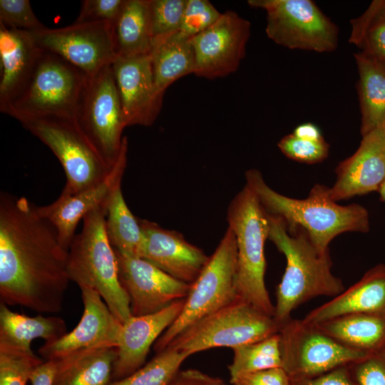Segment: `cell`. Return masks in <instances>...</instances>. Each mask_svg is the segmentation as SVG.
<instances>
[{
  "mask_svg": "<svg viewBox=\"0 0 385 385\" xmlns=\"http://www.w3.org/2000/svg\"><path fill=\"white\" fill-rule=\"evenodd\" d=\"M68 251L52 225L24 197L0 195V299L57 313L71 281Z\"/></svg>",
  "mask_w": 385,
  "mask_h": 385,
  "instance_id": "6da1fadb",
  "label": "cell"
},
{
  "mask_svg": "<svg viewBox=\"0 0 385 385\" xmlns=\"http://www.w3.org/2000/svg\"><path fill=\"white\" fill-rule=\"evenodd\" d=\"M245 178L268 214L281 218L288 230H304L321 252H329L330 242L341 233L369 230L367 210L358 204L338 205L325 185H315L307 198L298 200L272 190L256 169L247 170Z\"/></svg>",
  "mask_w": 385,
  "mask_h": 385,
  "instance_id": "7a4b0ae2",
  "label": "cell"
},
{
  "mask_svg": "<svg viewBox=\"0 0 385 385\" xmlns=\"http://www.w3.org/2000/svg\"><path fill=\"white\" fill-rule=\"evenodd\" d=\"M268 215V238L287 260L274 305V319L280 329L299 305L317 297H335L344 287L332 274L329 252L317 249L304 230H288L281 218Z\"/></svg>",
  "mask_w": 385,
  "mask_h": 385,
  "instance_id": "3957f363",
  "label": "cell"
},
{
  "mask_svg": "<svg viewBox=\"0 0 385 385\" xmlns=\"http://www.w3.org/2000/svg\"><path fill=\"white\" fill-rule=\"evenodd\" d=\"M106 217V207L102 206L83 217V228L68 251L67 269L70 280L80 288L97 292L123 324L133 315L119 279L117 256L107 236Z\"/></svg>",
  "mask_w": 385,
  "mask_h": 385,
  "instance_id": "277c9868",
  "label": "cell"
},
{
  "mask_svg": "<svg viewBox=\"0 0 385 385\" xmlns=\"http://www.w3.org/2000/svg\"><path fill=\"white\" fill-rule=\"evenodd\" d=\"M227 220L237 245V297L274 317V305L265 282L264 246L269 237V215L248 185L232 200Z\"/></svg>",
  "mask_w": 385,
  "mask_h": 385,
  "instance_id": "5b68a950",
  "label": "cell"
},
{
  "mask_svg": "<svg viewBox=\"0 0 385 385\" xmlns=\"http://www.w3.org/2000/svg\"><path fill=\"white\" fill-rule=\"evenodd\" d=\"M89 76L61 56L44 50L26 85L4 113L22 118L75 120Z\"/></svg>",
  "mask_w": 385,
  "mask_h": 385,
  "instance_id": "8992f818",
  "label": "cell"
},
{
  "mask_svg": "<svg viewBox=\"0 0 385 385\" xmlns=\"http://www.w3.org/2000/svg\"><path fill=\"white\" fill-rule=\"evenodd\" d=\"M279 330L274 317L237 298L189 326L167 347L190 356L212 348L233 349L255 342L277 334Z\"/></svg>",
  "mask_w": 385,
  "mask_h": 385,
  "instance_id": "52a82bcc",
  "label": "cell"
},
{
  "mask_svg": "<svg viewBox=\"0 0 385 385\" xmlns=\"http://www.w3.org/2000/svg\"><path fill=\"white\" fill-rule=\"evenodd\" d=\"M237 245L234 232L227 229L205 267L191 284L181 312L155 342L158 353L189 326L230 304L237 297Z\"/></svg>",
  "mask_w": 385,
  "mask_h": 385,
  "instance_id": "ba28073f",
  "label": "cell"
},
{
  "mask_svg": "<svg viewBox=\"0 0 385 385\" xmlns=\"http://www.w3.org/2000/svg\"><path fill=\"white\" fill-rule=\"evenodd\" d=\"M22 125L46 145L61 163L66 177L61 195L76 194L105 180L108 165L73 120L22 118Z\"/></svg>",
  "mask_w": 385,
  "mask_h": 385,
  "instance_id": "9c48e42d",
  "label": "cell"
},
{
  "mask_svg": "<svg viewBox=\"0 0 385 385\" xmlns=\"http://www.w3.org/2000/svg\"><path fill=\"white\" fill-rule=\"evenodd\" d=\"M248 4L266 11V34L280 46L319 53L337 47V26L311 0H250Z\"/></svg>",
  "mask_w": 385,
  "mask_h": 385,
  "instance_id": "30bf717a",
  "label": "cell"
},
{
  "mask_svg": "<svg viewBox=\"0 0 385 385\" xmlns=\"http://www.w3.org/2000/svg\"><path fill=\"white\" fill-rule=\"evenodd\" d=\"M75 121L103 161L113 167L121 153L126 127L111 64L89 76Z\"/></svg>",
  "mask_w": 385,
  "mask_h": 385,
  "instance_id": "8fae6325",
  "label": "cell"
},
{
  "mask_svg": "<svg viewBox=\"0 0 385 385\" xmlns=\"http://www.w3.org/2000/svg\"><path fill=\"white\" fill-rule=\"evenodd\" d=\"M278 334L282 368L290 379L317 376L369 356L342 344L303 319H291Z\"/></svg>",
  "mask_w": 385,
  "mask_h": 385,
  "instance_id": "7c38bea8",
  "label": "cell"
},
{
  "mask_svg": "<svg viewBox=\"0 0 385 385\" xmlns=\"http://www.w3.org/2000/svg\"><path fill=\"white\" fill-rule=\"evenodd\" d=\"M29 32L39 48L61 56L88 76L116 58L108 22L73 23Z\"/></svg>",
  "mask_w": 385,
  "mask_h": 385,
  "instance_id": "4fadbf2b",
  "label": "cell"
},
{
  "mask_svg": "<svg viewBox=\"0 0 385 385\" xmlns=\"http://www.w3.org/2000/svg\"><path fill=\"white\" fill-rule=\"evenodd\" d=\"M250 23L232 11L190 39L195 59L194 73L208 79L235 72L245 56Z\"/></svg>",
  "mask_w": 385,
  "mask_h": 385,
  "instance_id": "5bb4252c",
  "label": "cell"
},
{
  "mask_svg": "<svg viewBox=\"0 0 385 385\" xmlns=\"http://www.w3.org/2000/svg\"><path fill=\"white\" fill-rule=\"evenodd\" d=\"M115 254L119 279L129 297L133 316L155 313L188 296L191 284L176 279L142 257Z\"/></svg>",
  "mask_w": 385,
  "mask_h": 385,
  "instance_id": "9a60e30c",
  "label": "cell"
},
{
  "mask_svg": "<svg viewBox=\"0 0 385 385\" xmlns=\"http://www.w3.org/2000/svg\"><path fill=\"white\" fill-rule=\"evenodd\" d=\"M83 312L79 323L70 332L38 350L44 361L90 349L117 347L122 324L95 290L80 288Z\"/></svg>",
  "mask_w": 385,
  "mask_h": 385,
  "instance_id": "2e32d148",
  "label": "cell"
},
{
  "mask_svg": "<svg viewBox=\"0 0 385 385\" xmlns=\"http://www.w3.org/2000/svg\"><path fill=\"white\" fill-rule=\"evenodd\" d=\"M111 68L126 126L152 125L163 97L155 87L150 53L116 57Z\"/></svg>",
  "mask_w": 385,
  "mask_h": 385,
  "instance_id": "e0dca14e",
  "label": "cell"
},
{
  "mask_svg": "<svg viewBox=\"0 0 385 385\" xmlns=\"http://www.w3.org/2000/svg\"><path fill=\"white\" fill-rule=\"evenodd\" d=\"M128 141L125 139L120 157L110 174L100 183L74 195L60 196L51 204L37 206L39 214L56 230L59 242L68 251L81 219L107 203L117 187L121 185L127 162Z\"/></svg>",
  "mask_w": 385,
  "mask_h": 385,
  "instance_id": "ac0fdd59",
  "label": "cell"
},
{
  "mask_svg": "<svg viewBox=\"0 0 385 385\" xmlns=\"http://www.w3.org/2000/svg\"><path fill=\"white\" fill-rule=\"evenodd\" d=\"M336 183L329 188L334 201L379 191L385 182V128L362 136L360 145L336 170Z\"/></svg>",
  "mask_w": 385,
  "mask_h": 385,
  "instance_id": "d6986e66",
  "label": "cell"
},
{
  "mask_svg": "<svg viewBox=\"0 0 385 385\" xmlns=\"http://www.w3.org/2000/svg\"><path fill=\"white\" fill-rule=\"evenodd\" d=\"M144 237L142 258L180 281L192 284L209 257L183 236L147 220L138 219Z\"/></svg>",
  "mask_w": 385,
  "mask_h": 385,
  "instance_id": "ffe728a7",
  "label": "cell"
},
{
  "mask_svg": "<svg viewBox=\"0 0 385 385\" xmlns=\"http://www.w3.org/2000/svg\"><path fill=\"white\" fill-rule=\"evenodd\" d=\"M185 299L155 313L132 316L122 324L112 381L130 375L145 364L152 344L178 318Z\"/></svg>",
  "mask_w": 385,
  "mask_h": 385,
  "instance_id": "44dd1931",
  "label": "cell"
},
{
  "mask_svg": "<svg viewBox=\"0 0 385 385\" xmlns=\"http://www.w3.org/2000/svg\"><path fill=\"white\" fill-rule=\"evenodd\" d=\"M41 49L29 31L0 24V111L4 113L29 81Z\"/></svg>",
  "mask_w": 385,
  "mask_h": 385,
  "instance_id": "7402d4cb",
  "label": "cell"
},
{
  "mask_svg": "<svg viewBox=\"0 0 385 385\" xmlns=\"http://www.w3.org/2000/svg\"><path fill=\"white\" fill-rule=\"evenodd\" d=\"M385 315V265L367 271L355 284L309 312L303 319L316 324L351 314Z\"/></svg>",
  "mask_w": 385,
  "mask_h": 385,
  "instance_id": "603a6c76",
  "label": "cell"
},
{
  "mask_svg": "<svg viewBox=\"0 0 385 385\" xmlns=\"http://www.w3.org/2000/svg\"><path fill=\"white\" fill-rule=\"evenodd\" d=\"M116 354L117 347H106L54 359L52 385H109Z\"/></svg>",
  "mask_w": 385,
  "mask_h": 385,
  "instance_id": "cb8c5ba5",
  "label": "cell"
},
{
  "mask_svg": "<svg viewBox=\"0 0 385 385\" xmlns=\"http://www.w3.org/2000/svg\"><path fill=\"white\" fill-rule=\"evenodd\" d=\"M315 325L342 344L367 356L385 351V315L351 314Z\"/></svg>",
  "mask_w": 385,
  "mask_h": 385,
  "instance_id": "d4e9b609",
  "label": "cell"
},
{
  "mask_svg": "<svg viewBox=\"0 0 385 385\" xmlns=\"http://www.w3.org/2000/svg\"><path fill=\"white\" fill-rule=\"evenodd\" d=\"M66 333V324L61 317L41 314L29 317L11 311L4 303L0 304V345L33 352L31 344L34 339L41 338L49 342Z\"/></svg>",
  "mask_w": 385,
  "mask_h": 385,
  "instance_id": "484cf974",
  "label": "cell"
},
{
  "mask_svg": "<svg viewBox=\"0 0 385 385\" xmlns=\"http://www.w3.org/2000/svg\"><path fill=\"white\" fill-rule=\"evenodd\" d=\"M116 57L149 54L153 46L149 0H125L111 24Z\"/></svg>",
  "mask_w": 385,
  "mask_h": 385,
  "instance_id": "4316f807",
  "label": "cell"
},
{
  "mask_svg": "<svg viewBox=\"0 0 385 385\" xmlns=\"http://www.w3.org/2000/svg\"><path fill=\"white\" fill-rule=\"evenodd\" d=\"M358 95L361 114L362 136L385 128V63L357 52Z\"/></svg>",
  "mask_w": 385,
  "mask_h": 385,
  "instance_id": "83f0119b",
  "label": "cell"
},
{
  "mask_svg": "<svg viewBox=\"0 0 385 385\" xmlns=\"http://www.w3.org/2000/svg\"><path fill=\"white\" fill-rule=\"evenodd\" d=\"M190 39L178 32L153 45L150 63L155 87L160 96L163 97L174 81L194 73L195 59Z\"/></svg>",
  "mask_w": 385,
  "mask_h": 385,
  "instance_id": "f1b7e54d",
  "label": "cell"
},
{
  "mask_svg": "<svg viewBox=\"0 0 385 385\" xmlns=\"http://www.w3.org/2000/svg\"><path fill=\"white\" fill-rule=\"evenodd\" d=\"M105 226L108 240L115 252L142 257L144 235L138 218L125 203L121 185L115 188L107 203Z\"/></svg>",
  "mask_w": 385,
  "mask_h": 385,
  "instance_id": "f546056e",
  "label": "cell"
},
{
  "mask_svg": "<svg viewBox=\"0 0 385 385\" xmlns=\"http://www.w3.org/2000/svg\"><path fill=\"white\" fill-rule=\"evenodd\" d=\"M350 23L349 43L359 52L385 63V0H374Z\"/></svg>",
  "mask_w": 385,
  "mask_h": 385,
  "instance_id": "4dcf8cb0",
  "label": "cell"
},
{
  "mask_svg": "<svg viewBox=\"0 0 385 385\" xmlns=\"http://www.w3.org/2000/svg\"><path fill=\"white\" fill-rule=\"evenodd\" d=\"M232 363L228 366L230 379L263 369L282 367L279 334L232 349Z\"/></svg>",
  "mask_w": 385,
  "mask_h": 385,
  "instance_id": "1f68e13d",
  "label": "cell"
},
{
  "mask_svg": "<svg viewBox=\"0 0 385 385\" xmlns=\"http://www.w3.org/2000/svg\"><path fill=\"white\" fill-rule=\"evenodd\" d=\"M188 357L186 354L167 347L130 375L109 385H168Z\"/></svg>",
  "mask_w": 385,
  "mask_h": 385,
  "instance_id": "d6a6232c",
  "label": "cell"
},
{
  "mask_svg": "<svg viewBox=\"0 0 385 385\" xmlns=\"http://www.w3.org/2000/svg\"><path fill=\"white\" fill-rule=\"evenodd\" d=\"M43 361L34 352L0 345V385H26Z\"/></svg>",
  "mask_w": 385,
  "mask_h": 385,
  "instance_id": "836d02e7",
  "label": "cell"
},
{
  "mask_svg": "<svg viewBox=\"0 0 385 385\" xmlns=\"http://www.w3.org/2000/svg\"><path fill=\"white\" fill-rule=\"evenodd\" d=\"M185 1L149 0L153 45L179 31Z\"/></svg>",
  "mask_w": 385,
  "mask_h": 385,
  "instance_id": "e575fe53",
  "label": "cell"
},
{
  "mask_svg": "<svg viewBox=\"0 0 385 385\" xmlns=\"http://www.w3.org/2000/svg\"><path fill=\"white\" fill-rule=\"evenodd\" d=\"M221 14L209 1L186 0L178 32L192 38L215 23Z\"/></svg>",
  "mask_w": 385,
  "mask_h": 385,
  "instance_id": "d590c367",
  "label": "cell"
},
{
  "mask_svg": "<svg viewBox=\"0 0 385 385\" xmlns=\"http://www.w3.org/2000/svg\"><path fill=\"white\" fill-rule=\"evenodd\" d=\"M0 24L27 31L46 27L35 15L29 0H0Z\"/></svg>",
  "mask_w": 385,
  "mask_h": 385,
  "instance_id": "8d00e7d4",
  "label": "cell"
},
{
  "mask_svg": "<svg viewBox=\"0 0 385 385\" xmlns=\"http://www.w3.org/2000/svg\"><path fill=\"white\" fill-rule=\"evenodd\" d=\"M280 150L289 158L304 163L322 161L328 155L329 145L323 139L312 141L299 138L289 134L278 143Z\"/></svg>",
  "mask_w": 385,
  "mask_h": 385,
  "instance_id": "74e56055",
  "label": "cell"
},
{
  "mask_svg": "<svg viewBox=\"0 0 385 385\" xmlns=\"http://www.w3.org/2000/svg\"><path fill=\"white\" fill-rule=\"evenodd\" d=\"M125 0H84L75 24L108 22L118 16Z\"/></svg>",
  "mask_w": 385,
  "mask_h": 385,
  "instance_id": "f35d334b",
  "label": "cell"
},
{
  "mask_svg": "<svg viewBox=\"0 0 385 385\" xmlns=\"http://www.w3.org/2000/svg\"><path fill=\"white\" fill-rule=\"evenodd\" d=\"M357 385H385V351L349 365Z\"/></svg>",
  "mask_w": 385,
  "mask_h": 385,
  "instance_id": "ab89813d",
  "label": "cell"
},
{
  "mask_svg": "<svg viewBox=\"0 0 385 385\" xmlns=\"http://www.w3.org/2000/svg\"><path fill=\"white\" fill-rule=\"evenodd\" d=\"M230 381L232 385H291L289 375L282 367L242 374Z\"/></svg>",
  "mask_w": 385,
  "mask_h": 385,
  "instance_id": "60d3db41",
  "label": "cell"
},
{
  "mask_svg": "<svg viewBox=\"0 0 385 385\" xmlns=\"http://www.w3.org/2000/svg\"><path fill=\"white\" fill-rule=\"evenodd\" d=\"M291 385H357L349 365L333 369L322 375L305 379H290Z\"/></svg>",
  "mask_w": 385,
  "mask_h": 385,
  "instance_id": "b9f144b4",
  "label": "cell"
},
{
  "mask_svg": "<svg viewBox=\"0 0 385 385\" xmlns=\"http://www.w3.org/2000/svg\"><path fill=\"white\" fill-rule=\"evenodd\" d=\"M222 380L197 369L179 371L168 385H218Z\"/></svg>",
  "mask_w": 385,
  "mask_h": 385,
  "instance_id": "7bdbcfd3",
  "label": "cell"
},
{
  "mask_svg": "<svg viewBox=\"0 0 385 385\" xmlns=\"http://www.w3.org/2000/svg\"><path fill=\"white\" fill-rule=\"evenodd\" d=\"M54 367L53 360L44 361L31 375V385H52Z\"/></svg>",
  "mask_w": 385,
  "mask_h": 385,
  "instance_id": "ee69618b",
  "label": "cell"
},
{
  "mask_svg": "<svg viewBox=\"0 0 385 385\" xmlns=\"http://www.w3.org/2000/svg\"><path fill=\"white\" fill-rule=\"evenodd\" d=\"M292 134L299 138L312 141H319L324 139L319 129L311 123L298 125Z\"/></svg>",
  "mask_w": 385,
  "mask_h": 385,
  "instance_id": "f6af8a7d",
  "label": "cell"
},
{
  "mask_svg": "<svg viewBox=\"0 0 385 385\" xmlns=\"http://www.w3.org/2000/svg\"><path fill=\"white\" fill-rule=\"evenodd\" d=\"M379 192L381 195V199L385 202V182L381 186Z\"/></svg>",
  "mask_w": 385,
  "mask_h": 385,
  "instance_id": "bcb514c9",
  "label": "cell"
},
{
  "mask_svg": "<svg viewBox=\"0 0 385 385\" xmlns=\"http://www.w3.org/2000/svg\"><path fill=\"white\" fill-rule=\"evenodd\" d=\"M218 385H228V384H225L223 381H222L220 384ZM232 385V384H231Z\"/></svg>",
  "mask_w": 385,
  "mask_h": 385,
  "instance_id": "7dc6e473",
  "label": "cell"
}]
</instances>
